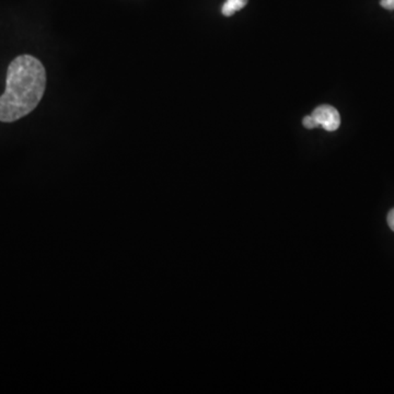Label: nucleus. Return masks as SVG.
Returning a JSON list of instances; mask_svg holds the SVG:
<instances>
[{
	"instance_id": "f257e3e1",
	"label": "nucleus",
	"mask_w": 394,
	"mask_h": 394,
	"mask_svg": "<svg viewBox=\"0 0 394 394\" xmlns=\"http://www.w3.org/2000/svg\"><path fill=\"white\" fill-rule=\"evenodd\" d=\"M46 87V72L39 59L20 55L8 67L6 90L0 96V122L11 123L39 106Z\"/></svg>"
},
{
	"instance_id": "f03ea898",
	"label": "nucleus",
	"mask_w": 394,
	"mask_h": 394,
	"mask_svg": "<svg viewBox=\"0 0 394 394\" xmlns=\"http://www.w3.org/2000/svg\"><path fill=\"white\" fill-rule=\"evenodd\" d=\"M312 115L318 122L319 125L322 126L325 131L334 132L340 127L341 116L336 108L331 106H320L315 108Z\"/></svg>"
},
{
	"instance_id": "7ed1b4c3",
	"label": "nucleus",
	"mask_w": 394,
	"mask_h": 394,
	"mask_svg": "<svg viewBox=\"0 0 394 394\" xmlns=\"http://www.w3.org/2000/svg\"><path fill=\"white\" fill-rule=\"evenodd\" d=\"M248 4V0H227L222 8V15L226 17L234 15L236 11L243 9Z\"/></svg>"
},
{
	"instance_id": "20e7f679",
	"label": "nucleus",
	"mask_w": 394,
	"mask_h": 394,
	"mask_svg": "<svg viewBox=\"0 0 394 394\" xmlns=\"http://www.w3.org/2000/svg\"><path fill=\"white\" fill-rule=\"evenodd\" d=\"M303 124L305 128H309V129H312V128L318 127V126H320L319 125L318 122H317V120H315L314 116H313L312 114H311V115L305 116V117L303 118Z\"/></svg>"
},
{
	"instance_id": "39448f33",
	"label": "nucleus",
	"mask_w": 394,
	"mask_h": 394,
	"mask_svg": "<svg viewBox=\"0 0 394 394\" xmlns=\"http://www.w3.org/2000/svg\"><path fill=\"white\" fill-rule=\"evenodd\" d=\"M380 5L384 9L394 10V0H380Z\"/></svg>"
},
{
	"instance_id": "423d86ee",
	"label": "nucleus",
	"mask_w": 394,
	"mask_h": 394,
	"mask_svg": "<svg viewBox=\"0 0 394 394\" xmlns=\"http://www.w3.org/2000/svg\"><path fill=\"white\" fill-rule=\"evenodd\" d=\"M388 224H389L390 229L394 231V208L390 210L389 214L387 217Z\"/></svg>"
}]
</instances>
